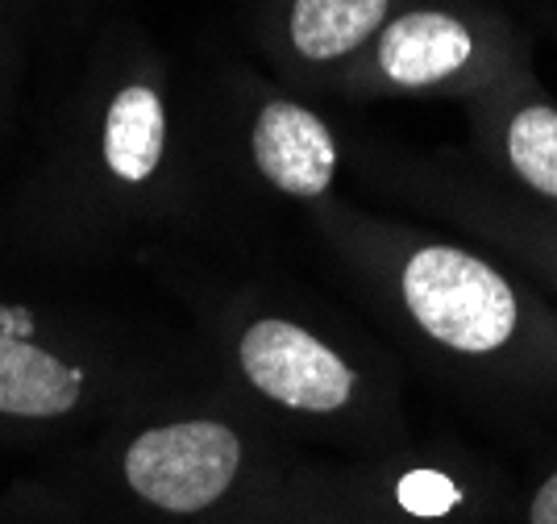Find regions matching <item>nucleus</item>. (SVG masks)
Masks as SVG:
<instances>
[{
    "label": "nucleus",
    "instance_id": "1",
    "mask_svg": "<svg viewBox=\"0 0 557 524\" xmlns=\"http://www.w3.org/2000/svg\"><path fill=\"white\" fill-rule=\"evenodd\" d=\"M404 300L429 338L462 354H487L516 329V296L487 263L429 246L404 267Z\"/></svg>",
    "mask_w": 557,
    "mask_h": 524
},
{
    "label": "nucleus",
    "instance_id": "2",
    "mask_svg": "<svg viewBox=\"0 0 557 524\" xmlns=\"http://www.w3.org/2000/svg\"><path fill=\"white\" fill-rule=\"evenodd\" d=\"M242 441L212 421H184L141 434L125 454V479L146 503L166 512H200L230 491Z\"/></svg>",
    "mask_w": 557,
    "mask_h": 524
},
{
    "label": "nucleus",
    "instance_id": "3",
    "mask_svg": "<svg viewBox=\"0 0 557 524\" xmlns=\"http://www.w3.org/2000/svg\"><path fill=\"white\" fill-rule=\"evenodd\" d=\"M242 366L262 395L287 409L333 412L354 391V370L329 345L287 320H258L255 329H246Z\"/></svg>",
    "mask_w": 557,
    "mask_h": 524
},
{
    "label": "nucleus",
    "instance_id": "4",
    "mask_svg": "<svg viewBox=\"0 0 557 524\" xmlns=\"http://www.w3.org/2000/svg\"><path fill=\"white\" fill-rule=\"evenodd\" d=\"M255 159L262 175L287 196H321L333 171H337V150L333 137L300 105H267L255 125Z\"/></svg>",
    "mask_w": 557,
    "mask_h": 524
},
{
    "label": "nucleus",
    "instance_id": "5",
    "mask_svg": "<svg viewBox=\"0 0 557 524\" xmlns=\"http://www.w3.org/2000/svg\"><path fill=\"white\" fill-rule=\"evenodd\" d=\"M470 59V34L449 13H404L379 42V68L404 88H424Z\"/></svg>",
    "mask_w": 557,
    "mask_h": 524
},
{
    "label": "nucleus",
    "instance_id": "6",
    "mask_svg": "<svg viewBox=\"0 0 557 524\" xmlns=\"http://www.w3.org/2000/svg\"><path fill=\"white\" fill-rule=\"evenodd\" d=\"M79 400V370L47 350L0 333V412L9 416H63Z\"/></svg>",
    "mask_w": 557,
    "mask_h": 524
},
{
    "label": "nucleus",
    "instance_id": "7",
    "mask_svg": "<svg viewBox=\"0 0 557 524\" xmlns=\"http://www.w3.org/2000/svg\"><path fill=\"white\" fill-rule=\"evenodd\" d=\"M166 142V117L159 96L150 88H125L104 121V159L121 180L141 183L159 159Z\"/></svg>",
    "mask_w": 557,
    "mask_h": 524
},
{
    "label": "nucleus",
    "instance_id": "8",
    "mask_svg": "<svg viewBox=\"0 0 557 524\" xmlns=\"http://www.w3.org/2000/svg\"><path fill=\"white\" fill-rule=\"evenodd\" d=\"M387 13V0H296L292 42L304 59H342L371 38Z\"/></svg>",
    "mask_w": 557,
    "mask_h": 524
},
{
    "label": "nucleus",
    "instance_id": "9",
    "mask_svg": "<svg viewBox=\"0 0 557 524\" xmlns=\"http://www.w3.org/2000/svg\"><path fill=\"white\" fill-rule=\"evenodd\" d=\"M508 155L520 180L533 183L541 196H557V109L529 105L511 117Z\"/></svg>",
    "mask_w": 557,
    "mask_h": 524
},
{
    "label": "nucleus",
    "instance_id": "10",
    "mask_svg": "<svg viewBox=\"0 0 557 524\" xmlns=\"http://www.w3.org/2000/svg\"><path fill=\"white\" fill-rule=\"evenodd\" d=\"M399 500L417 516H442L458 503V487L442 479V475H433V471H417V475H408L399 483Z\"/></svg>",
    "mask_w": 557,
    "mask_h": 524
},
{
    "label": "nucleus",
    "instance_id": "11",
    "mask_svg": "<svg viewBox=\"0 0 557 524\" xmlns=\"http://www.w3.org/2000/svg\"><path fill=\"white\" fill-rule=\"evenodd\" d=\"M533 524H557V475L545 479V487L533 500Z\"/></svg>",
    "mask_w": 557,
    "mask_h": 524
},
{
    "label": "nucleus",
    "instance_id": "12",
    "mask_svg": "<svg viewBox=\"0 0 557 524\" xmlns=\"http://www.w3.org/2000/svg\"><path fill=\"white\" fill-rule=\"evenodd\" d=\"M0 333L25 338V333H29V317H25V313H9V308H0Z\"/></svg>",
    "mask_w": 557,
    "mask_h": 524
}]
</instances>
